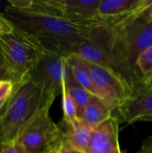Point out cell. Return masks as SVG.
<instances>
[{
	"label": "cell",
	"mask_w": 152,
	"mask_h": 153,
	"mask_svg": "<svg viewBox=\"0 0 152 153\" xmlns=\"http://www.w3.org/2000/svg\"><path fill=\"white\" fill-rule=\"evenodd\" d=\"M152 150V135L149 136L148 138H146L142 145V149H141V152L143 153L147 151H151Z\"/></svg>",
	"instance_id": "22"
},
{
	"label": "cell",
	"mask_w": 152,
	"mask_h": 153,
	"mask_svg": "<svg viewBox=\"0 0 152 153\" xmlns=\"http://www.w3.org/2000/svg\"><path fill=\"white\" fill-rule=\"evenodd\" d=\"M62 108H63V123L65 125L72 124L73 122L79 119L78 115V109L77 106L73 100V98L70 96L68 91L66 90L65 83L64 85L63 91H62Z\"/></svg>",
	"instance_id": "18"
},
{
	"label": "cell",
	"mask_w": 152,
	"mask_h": 153,
	"mask_svg": "<svg viewBox=\"0 0 152 153\" xmlns=\"http://www.w3.org/2000/svg\"><path fill=\"white\" fill-rule=\"evenodd\" d=\"M99 2L100 0H9L8 5L72 22H91L96 21Z\"/></svg>",
	"instance_id": "6"
},
{
	"label": "cell",
	"mask_w": 152,
	"mask_h": 153,
	"mask_svg": "<svg viewBox=\"0 0 152 153\" xmlns=\"http://www.w3.org/2000/svg\"><path fill=\"white\" fill-rule=\"evenodd\" d=\"M47 53L31 35L15 28L0 38V59L7 80L14 86L29 80L30 74Z\"/></svg>",
	"instance_id": "3"
},
{
	"label": "cell",
	"mask_w": 152,
	"mask_h": 153,
	"mask_svg": "<svg viewBox=\"0 0 152 153\" xmlns=\"http://www.w3.org/2000/svg\"><path fill=\"white\" fill-rule=\"evenodd\" d=\"M14 90L13 83L9 80L0 81V115L5 108Z\"/></svg>",
	"instance_id": "19"
},
{
	"label": "cell",
	"mask_w": 152,
	"mask_h": 153,
	"mask_svg": "<svg viewBox=\"0 0 152 153\" xmlns=\"http://www.w3.org/2000/svg\"><path fill=\"white\" fill-rule=\"evenodd\" d=\"M58 149H59V152L60 153H76L68 144H67V143L65 142V140L60 144V146L58 147Z\"/></svg>",
	"instance_id": "23"
},
{
	"label": "cell",
	"mask_w": 152,
	"mask_h": 153,
	"mask_svg": "<svg viewBox=\"0 0 152 153\" xmlns=\"http://www.w3.org/2000/svg\"><path fill=\"white\" fill-rule=\"evenodd\" d=\"M108 27L113 33L111 67L133 89L141 84L136 74V61L152 47V13Z\"/></svg>",
	"instance_id": "2"
},
{
	"label": "cell",
	"mask_w": 152,
	"mask_h": 153,
	"mask_svg": "<svg viewBox=\"0 0 152 153\" xmlns=\"http://www.w3.org/2000/svg\"><path fill=\"white\" fill-rule=\"evenodd\" d=\"M142 84H144V85H146V86H150V87H152V76L149 79V80H147L145 82H143Z\"/></svg>",
	"instance_id": "26"
},
{
	"label": "cell",
	"mask_w": 152,
	"mask_h": 153,
	"mask_svg": "<svg viewBox=\"0 0 152 153\" xmlns=\"http://www.w3.org/2000/svg\"><path fill=\"white\" fill-rule=\"evenodd\" d=\"M140 122H152V116H149V117L142 118Z\"/></svg>",
	"instance_id": "25"
},
{
	"label": "cell",
	"mask_w": 152,
	"mask_h": 153,
	"mask_svg": "<svg viewBox=\"0 0 152 153\" xmlns=\"http://www.w3.org/2000/svg\"><path fill=\"white\" fill-rule=\"evenodd\" d=\"M87 62V61H86ZM98 97L114 111L133 93V87L114 69L87 62Z\"/></svg>",
	"instance_id": "8"
},
{
	"label": "cell",
	"mask_w": 152,
	"mask_h": 153,
	"mask_svg": "<svg viewBox=\"0 0 152 153\" xmlns=\"http://www.w3.org/2000/svg\"><path fill=\"white\" fill-rule=\"evenodd\" d=\"M65 126L66 130H63L65 132V140L67 144L76 153H87L93 129L82 118Z\"/></svg>",
	"instance_id": "13"
},
{
	"label": "cell",
	"mask_w": 152,
	"mask_h": 153,
	"mask_svg": "<svg viewBox=\"0 0 152 153\" xmlns=\"http://www.w3.org/2000/svg\"><path fill=\"white\" fill-rule=\"evenodd\" d=\"M115 153H124V152H122V150H121V148L119 147V148H118V149L116 150V152H115Z\"/></svg>",
	"instance_id": "28"
},
{
	"label": "cell",
	"mask_w": 152,
	"mask_h": 153,
	"mask_svg": "<svg viewBox=\"0 0 152 153\" xmlns=\"http://www.w3.org/2000/svg\"><path fill=\"white\" fill-rule=\"evenodd\" d=\"M15 28L34 37L49 52L72 54L88 35L91 22H72L64 18L32 13L7 5L3 12Z\"/></svg>",
	"instance_id": "1"
},
{
	"label": "cell",
	"mask_w": 152,
	"mask_h": 153,
	"mask_svg": "<svg viewBox=\"0 0 152 153\" xmlns=\"http://www.w3.org/2000/svg\"><path fill=\"white\" fill-rule=\"evenodd\" d=\"M119 120L113 116L93 129L87 153H115L119 144Z\"/></svg>",
	"instance_id": "12"
},
{
	"label": "cell",
	"mask_w": 152,
	"mask_h": 153,
	"mask_svg": "<svg viewBox=\"0 0 152 153\" xmlns=\"http://www.w3.org/2000/svg\"><path fill=\"white\" fill-rule=\"evenodd\" d=\"M136 74L140 83L145 82L152 76V47L142 52L135 65Z\"/></svg>",
	"instance_id": "17"
},
{
	"label": "cell",
	"mask_w": 152,
	"mask_h": 153,
	"mask_svg": "<svg viewBox=\"0 0 152 153\" xmlns=\"http://www.w3.org/2000/svg\"><path fill=\"white\" fill-rule=\"evenodd\" d=\"M143 153H152V150L151 151H147V152H145Z\"/></svg>",
	"instance_id": "29"
},
{
	"label": "cell",
	"mask_w": 152,
	"mask_h": 153,
	"mask_svg": "<svg viewBox=\"0 0 152 153\" xmlns=\"http://www.w3.org/2000/svg\"><path fill=\"white\" fill-rule=\"evenodd\" d=\"M65 87H66V90L68 91L70 96L74 100V102L77 106L79 117H81L84 108L89 104V102L91 100V99L94 95L90 93L86 89H84L82 86H81L76 82V80L73 78V76L72 74V72L70 73V74L68 75V77L65 81Z\"/></svg>",
	"instance_id": "16"
},
{
	"label": "cell",
	"mask_w": 152,
	"mask_h": 153,
	"mask_svg": "<svg viewBox=\"0 0 152 153\" xmlns=\"http://www.w3.org/2000/svg\"><path fill=\"white\" fill-rule=\"evenodd\" d=\"M13 24L4 16L3 13H0V38L4 34L13 31Z\"/></svg>",
	"instance_id": "21"
},
{
	"label": "cell",
	"mask_w": 152,
	"mask_h": 153,
	"mask_svg": "<svg viewBox=\"0 0 152 153\" xmlns=\"http://www.w3.org/2000/svg\"><path fill=\"white\" fill-rule=\"evenodd\" d=\"M3 80H7V74H6V71L4 67V65L0 59V81Z\"/></svg>",
	"instance_id": "24"
},
{
	"label": "cell",
	"mask_w": 152,
	"mask_h": 153,
	"mask_svg": "<svg viewBox=\"0 0 152 153\" xmlns=\"http://www.w3.org/2000/svg\"><path fill=\"white\" fill-rule=\"evenodd\" d=\"M45 105L49 104L46 103L42 91L30 79L14 86L13 92L0 115V144L14 140Z\"/></svg>",
	"instance_id": "4"
},
{
	"label": "cell",
	"mask_w": 152,
	"mask_h": 153,
	"mask_svg": "<svg viewBox=\"0 0 152 153\" xmlns=\"http://www.w3.org/2000/svg\"><path fill=\"white\" fill-rule=\"evenodd\" d=\"M119 122L133 124L152 116V87L142 83L133 89L131 96L115 111Z\"/></svg>",
	"instance_id": "11"
},
{
	"label": "cell",
	"mask_w": 152,
	"mask_h": 153,
	"mask_svg": "<svg viewBox=\"0 0 152 153\" xmlns=\"http://www.w3.org/2000/svg\"><path fill=\"white\" fill-rule=\"evenodd\" d=\"M114 116V111L101 99L93 96L91 100L84 108L82 118L90 127L95 129L101 124L110 119Z\"/></svg>",
	"instance_id": "14"
},
{
	"label": "cell",
	"mask_w": 152,
	"mask_h": 153,
	"mask_svg": "<svg viewBox=\"0 0 152 153\" xmlns=\"http://www.w3.org/2000/svg\"><path fill=\"white\" fill-rule=\"evenodd\" d=\"M112 39L111 29L107 24L94 21L86 38L74 48L72 54L89 63L111 67Z\"/></svg>",
	"instance_id": "9"
},
{
	"label": "cell",
	"mask_w": 152,
	"mask_h": 153,
	"mask_svg": "<svg viewBox=\"0 0 152 153\" xmlns=\"http://www.w3.org/2000/svg\"><path fill=\"white\" fill-rule=\"evenodd\" d=\"M50 108L43 106L14 139L25 153H47L65 141V132L51 118Z\"/></svg>",
	"instance_id": "5"
},
{
	"label": "cell",
	"mask_w": 152,
	"mask_h": 153,
	"mask_svg": "<svg viewBox=\"0 0 152 153\" xmlns=\"http://www.w3.org/2000/svg\"><path fill=\"white\" fill-rule=\"evenodd\" d=\"M71 73L67 56L47 51L32 70L29 79L41 91L47 104L52 106L62 91Z\"/></svg>",
	"instance_id": "7"
},
{
	"label": "cell",
	"mask_w": 152,
	"mask_h": 153,
	"mask_svg": "<svg viewBox=\"0 0 152 153\" xmlns=\"http://www.w3.org/2000/svg\"><path fill=\"white\" fill-rule=\"evenodd\" d=\"M0 153H25L15 140L0 144Z\"/></svg>",
	"instance_id": "20"
},
{
	"label": "cell",
	"mask_w": 152,
	"mask_h": 153,
	"mask_svg": "<svg viewBox=\"0 0 152 153\" xmlns=\"http://www.w3.org/2000/svg\"><path fill=\"white\" fill-rule=\"evenodd\" d=\"M47 153H60V152H59V149L56 148V149H54V150H52L51 152H49Z\"/></svg>",
	"instance_id": "27"
},
{
	"label": "cell",
	"mask_w": 152,
	"mask_h": 153,
	"mask_svg": "<svg viewBox=\"0 0 152 153\" xmlns=\"http://www.w3.org/2000/svg\"><path fill=\"white\" fill-rule=\"evenodd\" d=\"M67 62L72 74L76 82L84 89H86L90 93L98 97V92L93 84L88 63L81 57L73 54L67 56Z\"/></svg>",
	"instance_id": "15"
},
{
	"label": "cell",
	"mask_w": 152,
	"mask_h": 153,
	"mask_svg": "<svg viewBox=\"0 0 152 153\" xmlns=\"http://www.w3.org/2000/svg\"><path fill=\"white\" fill-rule=\"evenodd\" d=\"M152 8V0H100L96 21L112 25Z\"/></svg>",
	"instance_id": "10"
}]
</instances>
